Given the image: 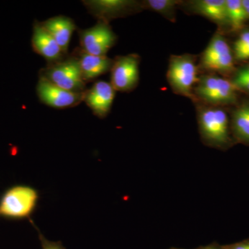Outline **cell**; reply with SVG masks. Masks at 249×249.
<instances>
[{"label":"cell","mask_w":249,"mask_h":249,"mask_svg":"<svg viewBox=\"0 0 249 249\" xmlns=\"http://www.w3.org/2000/svg\"><path fill=\"white\" fill-rule=\"evenodd\" d=\"M228 21L231 30L233 32L240 31L249 19L248 15L242 0H226Z\"/></svg>","instance_id":"ac0fdd59"},{"label":"cell","mask_w":249,"mask_h":249,"mask_svg":"<svg viewBox=\"0 0 249 249\" xmlns=\"http://www.w3.org/2000/svg\"><path fill=\"white\" fill-rule=\"evenodd\" d=\"M73 55L79 62L82 77L85 83L110 71L114 63V59L108 58L107 55H91L81 49H76Z\"/></svg>","instance_id":"5bb4252c"},{"label":"cell","mask_w":249,"mask_h":249,"mask_svg":"<svg viewBox=\"0 0 249 249\" xmlns=\"http://www.w3.org/2000/svg\"><path fill=\"white\" fill-rule=\"evenodd\" d=\"M143 10L148 9L160 14L172 22H176L177 9L182 1L178 0H145L142 1Z\"/></svg>","instance_id":"e0dca14e"},{"label":"cell","mask_w":249,"mask_h":249,"mask_svg":"<svg viewBox=\"0 0 249 249\" xmlns=\"http://www.w3.org/2000/svg\"><path fill=\"white\" fill-rule=\"evenodd\" d=\"M199 68L212 73H229L234 70V57L225 37L216 33L201 54Z\"/></svg>","instance_id":"8992f818"},{"label":"cell","mask_w":249,"mask_h":249,"mask_svg":"<svg viewBox=\"0 0 249 249\" xmlns=\"http://www.w3.org/2000/svg\"><path fill=\"white\" fill-rule=\"evenodd\" d=\"M36 229H37V232H38L39 239H40L42 249H66L62 245L61 242H52V241L47 240L45 236L41 233L37 228H36Z\"/></svg>","instance_id":"ffe728a7"},{"label":"cell","mask_w":249,"mask_h":249,"mask_svg":"<svg viewBox=\"0 0 249 249\" xmlns=\"http://www.w3.org/2000/svg\"><path fill=\"white\" fill-rule=\"evenodd\" d=\"M140 62V56L136 53L120 55L114 59L110 83L116 91L129 92L138 86Z\"/></svg>","instance_id":"9c48e42d"},{"label":"cell","mask_w":249,"mask_h":249,"mask_svg":"<svg viewBox=\"0 0 249 249\" xmlns=\"http://www.w3.org/2000/svg\"><path fill=\"white\" fill-rule=\"evenodd\" d=\"M80 49L91 55L104 56L115 45L117 36L109 23L98 21L96 25L78 31Z\"/></svg>","instance_id":"52a82bcc"},{"label":"cell","mask_w":249,"mask_h":249,"mask_svg":"<svg viewBox=\"0 0 249 249\" xmlns=\"http://www.w3.org/2000/svg\"><path fill=\"white\" fill-rule=\"evenodd\" d=\"M183 4L192 14L208 18L221 27L229 26L226 0H194Z\"/></svg>","instance_id":"4fadbf2b"},{"label":"cell","mask_w":249,"mask_h":249,"mask_svg":"<svg viewBox=\"0 0 249 249\" xmlns=\"http://www.w3.org/2000/svg\"><path fill=\"white\" fill-rule=\"evenodd\" d=\"M232 127L239 140L249 142V103L242 105L234 111Z\"/></svg>","instance_id":"2e32d148"},{"label":"cell","mask_w":249,"mask_h":249,"mask_svg":"<svg viewBox=\"0 0 249 249\" xmlns=\"http://www.w3.org/2000/svg\"><path fill=\"white\" fill-rule=\"evenodd\" d=\"M196 55L191 53L172 55L169 59L166 78L173 92L196 103L194 88L199 80Z\"/></svg>","instance_id":"7a4b0ae2"},{"label":"cell","mask_w":249,"mask_h":249,"mask_svg":"<svg viewBox=\"0 0 249 249\" xmlns=\"http://www.w3.org/2000/svg\"><path fill=\"white\" fill-rule=\"evenodd\" d=\"M36 90L41 102L55 109L78 106L83 102L85 93L72 92L42 79H39Z\"/></svg>","instance_id":"30bf717a"},{"label":"cell","mask_w":249,"mask_h":249,"mask_svg":"<svg viewBox=\"0 0 249 249\" xmlns=\"http://www.w3.org/2000/svg\"><path fill=\"white\" fill-rule=\"evenodd\" d=\"M175 249V248H173V249Z\"/></svg>","instance_id":"484cf974"},{"label":"cell","mask_w":249,"mask_h":249,"mask_svg":"<svg viewBox=\"0 0 249 249\" xmlns=\"http://www.w3.org/2000/svg\"><path fill=\"white\" fill-rule=\"evenodd\" d=\"M234 57L239 61L249 60V30L243 31L233 45Z\"/></svg>","instance_id":"d6986e66"},{"label":"cell","mask_w":249,"mask_h":249,"mask_svg":"<svg viewBox=\"0 0 249 249\" xmlns=\"http://www.w3.org/2000/svg\"><path fill=\"white\" fill-rule=\"evenodd\" d=\"M115 93L116 90L110 83L99 80L85 91L83 102L95 116L104 119L110 112Z\"/></svg>","instance_id":"8fae6325"},{"label":"cell","mask_w":249,"mask_h":249,"mask_svg":"<svg viewBox=\"0 0 249 249\" xmlns=\"http://www.w3.org/2000/svg\"><path fill=\"white\" fill-rule=\"evenodd\" d=\"M234 78H249V65L240 68L236 72Z\"/></svg>","instance_id":"603a6c76"},{"label":"cell","mask_w":249,"mask_h":249,"mask_svg":"<svg viewBox=\"0 0 249 249\" xmlns=\"http://www.w3.org/2000/svg\"><path fill=\"white\" fill-rule=\"evenodd\" d=\"M199 249H223L222 247H219V246L216 245H210L206 246V247H202V248H199Z\"/></svg>","instance_id":"cb8c5ba5"},{"label":"cell","mask_w":249,"mask_h":249,"mask_svg":"<svg viewBox=\"0 0 249 249\" xmlns=\"http://www.w3.org/2000/svg\"><path fill=\"white\" fill-rule=\"evenodd\" d=\"M199 133L206 146L223 148L230 142L229 117L221 107L196 103Z\"/></svg>","instance_id":"6da1fadb"},{"label":"cell","mask_w":249,"mask_h":249,"mask_svg":"<svg viewBox=\"0 0 249 249\" xmlns=\"http://www.w3.org/2000/svg\"><path fill=\"white\" fill-rule=\"evenodd\" d=\"M40 23L55 39L64 53L67 54L72 34L76 29L74 21L66 16H56Z\"/></svg>","instance_id":"9a60e30c"},{"label":"cell","mask_w":249,"mask_h":249,"mask_svg":"<svg viewBox=\"0 0 249 249\" xmlns=\"http://www.w3.org/2000/svg\"><path fill=\"white\" fill-rule=\"evenodd\" d=\"M83 3L98 21L107 23L138 14L143 10L142 1L132 0H89Z\"/></svg>","instance_id":"ba28073f"},{"label":"cell","mask_w":249,"mask_h":249,"mask_svg":"<svg viewBox=\"0 0 249 249\" xmlns=\"http://www.w3.org/2000/svg\"><path fill=\"white\" fill-rule=\"evenodd\" d=\"M242 4H243L244 7H245L249 18V0H242Z\"/></svg>","instance_id":"d4e9b609"},{"label":"cell","mask_w":249,"mask_h":249,"mask_svg":"<svg viewBox=\"0 0 249 249\" xmlns=\"http://www.w3.org/2000/svg\"><path fill=\"white\" fill-rule=\"evenodd\" d=\"M237 90L249 92V78H232L231 80Z\"/></svg>","instance_id":"44dd1931"},{"label":"cell","mask_w":249,"mask_h":249,"mask_svg":"<svg viewBox=\"0 0 249 249\" xmlns=\"http://www.w3.org/2000/svg\"><path fill=\"white\" fill-rule=\"evenodd\" d=\"M40 79L72 92L83 93L87 90L79 62L74 55L56 63L50 64L41 70Z\"/></svg>","instance_id":"5b68a950"},{"label":"cell","mask_w":249,"mask_h":249,"mask_svg":"<svg viewBox=\"0 0 249 249\" xmlns=\"http://www.w3.org/2000/svg\"><path fill=\"white\" fill-rule=\"evenodd\" d=\"M31 45L34 52L45 58L49 65L62 61L67 58V54L64 53L55 39L42 27L40 22L34 24Z\"/></svg>","instance_id":"7c38bea8"},{"label":"cell","mask_w":249,"mask_h":249,"mask_svg":"<svg viewBox=\"0 0 249 249\" xmlns=\"http://www.w3.org/2000/svg\"><path fill=\"white\" fill-rule=\"evenodd\" d=\"M237 91L231 80L217 76L216 73H205L199 76L194 88L196 103L221 107L232 104L237 100Z\"/></svg>","instance_id":"3957f363"},{"label":"cell","mask_w":249,"mask_h":249,"mask_svg":"<svg viewBox=\"0 0 249 249\" xmlns=\"http://www.w3.org/2000/svg\"><path fill=\"white\" fill-rule=\"evenodd\" d=\"M223 249H249V240L243 241L233 245L222 247Z\"/></svg>","instance_id":"7402d4cb"},{"label":"cell","mask_w":249,"mask_h":249,"mask_svg":"<svg viewBox=\"0 0 249 249\" xmlns=\"http://www.w3.org/2000/svg\"><path fill=\"white\" fill-rule=\"evenodd\" d=\"M39 194L35 188L18 185L5 191L0 199V217L23 219L30 217L37 206Z\"/></svg>","instance_id":"277c9868"}]
</instances>
